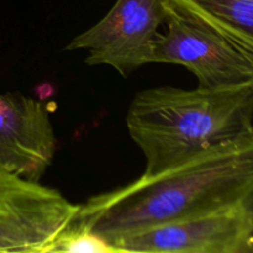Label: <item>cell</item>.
<instances>
[{
  "label": "cell",
  "instance_id": "6da1fadb",
  "mask_svg": "<svg viewBox=\"0 0 253 253\" xmlns=\"http://www.w3.org/2000/svg\"><path fill=\"white\" fill-rule=\"evenodd\" d=\"M253 192V128L190 160L81 205L74 224L106 241L247 202Z\"/></svg>",
  "mask_w": 253,
  "mask_h": 253
},
{
  "label": "cell",
  "instance_id": "7a4b0ae2",
  "mask_svg": "<svg viewBox=\"0 0 253 253\" xmlns=\"http://www.w3.org/2000/svg\"><path fill=\"white\" fill-rule=\"evenodd\" d=\"M253 85L194 90L157 86L140 91L126 124L146 158L143 174L180 165L253 128Z\"/></svg>",
  "mask_w": 253,
  "mask_h": 253
},
{
  "label": "cell",
  "instance_id": "3957f363",
  "mask_svg": "<svg viewBox=\"0 0 253 253\" xmlns=\"http://www.w3.org/2000/svg\"><path fill=\"white\" fill-rule=\"evenodd\" d=\"M167 32L158 34L151 63L189 69L205 89L253 85L250 62L197 12L189 0H165Z\"/></svg>",
  "mask_w": 253,
  "mask_h": 253
},
{
  "label": "cell",
  "instance_id": "277c9868",
  "mask_svg": "<svg viewBox=\"0 0 253 253\" xmlns=\"http://www.w3.org/2000/svg\"><path fill=\"white\" fill-rule=\"evenodd\" d=\"M81 205L0 166V253H48Z\"/></svg>",
  "mask_w": 253,
  "mask_h": 253
},
{
  "label": "cell",
  "instance_id": "5b68a950",
  "mask_svg": "<svg viewBox=\"0 0 253 253\" xmlns=\"http://www.w3.org/2000/svg\"><path fill=\"white\" fill-rule=\"evenodd\" d=\"M165 15V0H116L98 24L73 37L66 49L88 51L86 64L109 66L127 78L151 63Z\"/></svg>",
  "mask_w": 253,
  "mask_h": 253
},
{
  "label": "cell",
  "instance_id": "8992f818",
  "mask_svg": "<svg viewBox=\"0 0 253 253\" xmlns=\"http://www.w3.org/2000/svg\"><path fill=\"white\" fill-rule=\"evenodd\" d=\"M246 205L156 225L109 240L119 252L253 253Z\"/></svg>",
  "mask_w": 253,
  "mask_h": 253
},
{
  "label": "cell",
  "instance_id": "52a82bcc",
  "mask_svg": "<svg viewBox=\"0 0 253 253\" xmlns=\"http://www.w3.org/2000/svg\"><path fill=\"white\" fill-rule=\"evenodd\" d=\"M56 151L57 138L46 104L20 93L0 94V166L39 182Z\"/></svg>",
  "mask_w": 253,
  "mask_h": 253
},
{
  "label": "cell",
  "instance_id": "ba28073f",
  "mask_svg": "<svg viewBox=\"0 0 253 253\" xmlns=\"http://www.w3.org/2000/svg\"><path fill=\"white\" fill-rule=\"evenodd\" d=\"M198 14L221 34L253 68V0H189Z\"/></svg>",
  "mask_w": 253,
  "mask_h": 253
},
{
  "label": "cell",
  "instance_id": "9c48e42d",
  "mask_svg": "<svg viewBox=\"0 0 253 253\" xmlns=\"http://www.w3.org/2000/svg\"><path fill=\"white\" fill-rule=\"evenodd\" d=\"M57 252H94V253H120L105 239L94 234L90 230L72 222L56 241L49 247L48 253Z\"/></svg>",
  "mask_w": 253,
  "mask_h": 253
},
{
  "label": "cell",
  "instance_id": "30bf717a",
  "mask_svg": "<svg viewBox=\"0 0 253 253\" xmlns=\"http://www.w3.org/2000/svg\"><path fill=\"white\" fill-rule=\"evenodd\" d=\"M245 205H246V208L249 209V211H250V215H251L252 227H253V192H252V194L250 195L249 199H247V202L245 203ZM252 236H253V231H252Z\"/></svg>",
  "mask_w": 253,
  "mask_h": 253
}]
</instances>
